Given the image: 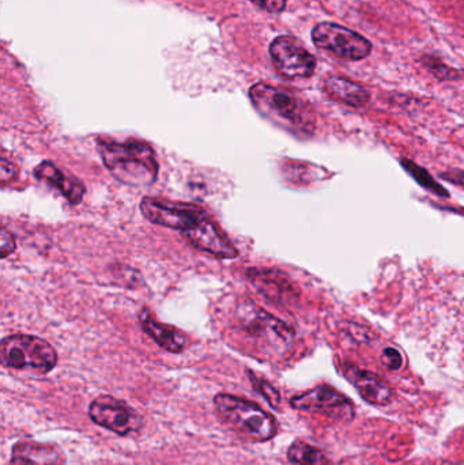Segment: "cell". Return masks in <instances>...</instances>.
<instances>
[{"instance_id": "cell-1", "label": "cell", "mask_w": 464, "mask_h": 465, "mask_svg": "<svg viewBox=\"0 0 464 465\" xmlns=\"http://www.w3.org/2000/svg\"><path fill=\"white\" fill-rule=\"evenodd\" d=\"M97 144L104 165L117 182L133 188L154 184L160 166L149 143L138 139H98Z\"/></svg>"}, {"instance_id": "cell-2", "label": "cell", "mask_w": 464, "mask_h": 465, "mask_svg": "<svg viewBox=\"0 0 464 465\" xmlns=\"http://www.w3.org/2000/svg\"><path fill=\"white\" fill-rule=\"evenodd\" d=\"M256 111L267 120L289 133L308 136L315 131V114L307 101L291 90L256 84L250 89Z\"/></svg>"}, {"instance_id": "cell-3", "label": "cell", "mask_w": 464, "mask_h": 465, "mask_svg": "<svg viewBox=\"0 0 464 465\" xmlns=\"http://www.w3.org/2000/svg\"><path fill=\"white\" fill-rule=\"evenodd\" d=\"M212 403L221 422L242 439L251 442H267L277 436V420L253 401L218 393Z\"/></svg>"}, {"instance_id": "cell-4", "label": "cell", "mask_w": 464, "mask_h": 465, "mask_svg": "<svg viewBox=\"0 0 464 465\" xmlns=\"http://www.w3.org/2000/svg\"><path fill=\"white\" fill-rule=\"evenodd\" d=\"M234 322L237 328L248 338L263 341L277 351H286L293 344V328L278 317L272 316L253 301H242L234 311Z\"/></svg>"}, {"instance_id": "cell-5", "label": "cell", "mask_w": 464, "mask_h": 465, "mask_svg": "<svg viewBox=\"0 0 464 465\" xmlns=\"http://www.w3.org/2000/svg\"><path fill=\"white\" fill-rule=\"evenodd\" d=\"M0 361L5 368L45 374L56 368L57 352L37 336L11 335L0 344Z\"/></svg>"}, {"instance_id": "cell-6", "label": "cell", "mask_w": 464, "mask_h": 465, "mask_svg": "<svg viewBox=\"0 0 464 465\" xmlns=\"http://www.w3.org/2000/svg\"><path fill=\"white\" fill-rule=\"evenodd\" d=\"M312 41L316 48L350 62L365 59L372 52V43L368 38L332 22L316 25L312 30Z\"/></svg>"}, {"instance_id": "cell-7", "label": "cell", "mask_w": 464, "mask_h": 465, "mask_svg": "<svg viewBox=\"0 0 464 465\" xmlns=\"http://www.w3.org/2000/svg\"><path fill=\"white\" fill-rule=\"evenodd\" d=\"M89 417L95 425L120 437L138 433L143 428V418L124 401L114 396L95 398L89 406Z\"/></svg>"}, {"instance_id": "cell-8", "label": "cell", "mask_w": 464, "mask_h": 465, "mask_svg": "<svg viewBox=\"0 0 464 465\" xmlns=\"http://www.w3.org/2000/svg\"><path fill=\"white\" fill-rule=\"evenodd\" d=\"M269 51L275 70L285 79H307L315 73L318 60L296 37L280 35Z\"/></svg>"}, {"instance_id": "cell-9", "label": "cell", "mask_w": 464, "mask_h": 465, "mask_svg": "<svg viewBox=\"0 0 464 465\" xmlns=\"http://www.w3.org/2000/svg\"><path fill=\"white\" fill-rule=\"evenodd\" d=\"M141 212L149 223L180 231L182 234L207 217L206 212L195 204L173 203L155 198H144L141 202Z\"/></svg>"}, {"instance_id": "cell-10", "label": "cell", "mask_w": 464, "mask_h": 465, "mask_svg": "<svg viewBox=\"0 0 464 465\" xmlns=\"http://www.w3.org/2000/svg\"><path fill=\"white\" fill-rule=\"evenodd\" d=\"M291 406L299 411L321 412L341 422H350L354 418V406L350 399L327 385L294 396L291 399Z\"/></svg>"}, {"instance_id": "cell-11", "label": "cell", "mask_w": 464, "mask_h": 465, "mask_svg": "<svg viewBox=\"0 0 464 465\" xmlns=\"http://www.w3.org/2000/svg\"><path fill=\"white\" fill-rule=\"evenodd\" d=\"M185 240L199 251L206 252L220 259H236L239 251L223 232L210 220L209 215L190 231L183 232Z\"/></svg>"}, {"instance_id": "cell-12", "label": "cell", "mask_w": 464, "mask_h": 465, "mask_svg": "<svg viewBox=\"0 0 464 465\" xmlns=\"http://www.w3.org/2000/svg\"><path fill=\"white\" fill-rule=\"evenodd\" d=\"M343 373L368 403L375 404V406H386L394 398L392 388L372 371H362L357 366L346 365Z\"/></svg>"}, {"instance_id": "cell-13", "label": "cell", "mask_w": 464, "mask_h": 465, "mask_svg": "<svg viewBox=\"0 0 464 465\" xmlns=\"http://www.w3.org/2000/svg\"><path fill=\"white\" fill-rule=\"evenodd\" d=\"M10 465H65V458L56 445L21 440L11 450Z\"/></svg>"}, {"instance_id": "cell-14", "label": "cell", "mask_w": 464, "mask_h": 465, "mask_svg": "<svg viewBox=\"0 0 464 465\" xmlns=\"http://www.w3.org/2000/svg\"><path fill=\"white\" fill-rule=\"evenodd\" d=\"M139 322L144 332L166 351L180 354L190 344V338L185 333L171 325L161 324L147 308L142 309L139 313Z\"/></svg>"}, {"instance_id": "cell-15", "label": "cell", "mask_w": 464, "mask_h": 465, "mask_svg": "<svg viewBox=\"0 0 464 465\" xmlns=\"http://www.w3.org/2000/svg\"><path fill=\"white\" fill-rule=\"evenodd\" d=\"M247 276L255 289L272 302L286 303L294 298L293 286L278 271L252 268L247 271Z\"/></svg>"}, {"instance_id": "cell-16", "label": "cell", "mask_w": 464, "mask_h": 465, "mask_svg": "<svg viewBox=\"0 0 464 465\" xmlns=\"http://www.w3.org/2000/svg\"><path fill=\"white\" fill-rule=\"evenodd\" d=\"M35 177L41 182L48 183L51 187L56 188L71 204L81 203L84 199V185L79 182L75 177H68L67 174L63 173L56 165L44 161L37 168L35 169Z\"/></svg>"}, {"instance_id": "cell-17", "label": "cell", "mask_w": 464, "mask_h": 465, "mask_svg": "<svg viewBox=\"0 0 464 465\" xmlns=\"http://www.w3.org/2000/svg\"><path fill=\"white\" fill-rule=\"evenodd\" d=\"M323 87L330 97L351 108H364L370 101V93L367 87L342 76H327Z\"/></svg>"}, {"instance_id": "cell-18", "label": "cell", "mask_w": 464, "mask_h": 465, "mask_svg": "<svg viewBox=\"0 0 464 465\" xmlns=\"http://www.w3.org/2000/svg\"><path fill=\"white\" fill-rule=\"evenodd\" d=\"M288 459L296 465H334L318 448L304 441H296L288 450Z\"/></svg>"}, {"instance_id": "cell-19", "label": "cell", "mask_w": 464, "mask_h": 465, "mask_svg": "<svg viewBox=\"0 0 464 465\" xmlns=\"http://www.w3.org/2000/svg\"><path fill=\"white\" fill-rule=\"evenodd\" d=\"M402 165L405 171L410 173L411 176L414 177V180H416L421 187H424L425 190L430 191V193H435L436 196H440V198H449V193L430 176L427 169L417 165V163H414L413 161L410 160H402Z\"/></svg>"}, {"instance_id": "cell-20", "label": "cell", "mask_w": 464, "mask_h": 465, "mask_svg": "<svg viewBox=\"0 0 464 465\" xmlns=\"http://www.w3.org/2000/svg\"><path fill=\"white\" fill-rule=\"evenodd\" d=\"M248 376H250L251 382L253 384V388L269 401L270 406L272 409H278L281 403V396L280 392L270 384L269 381H266L264 379H261V377L256 376L253 371H248Z\"/></svg>"}, {"instance_id": "cell-21", "label": "cell", "mask_w": 464, "mask_h": 465, "mask_svg": "<svg viewBox=\"0 0 464 465\" xmlns=\"http://www.w3.org/2000/svg\"><path fill=\"white\" fill-rule=\"evenodd\" d=\"M424 60L425 65H427V67L432 71V74L436 76V78L443 79V81H446V79L460 78L459 71L454 70V68L447 67V65L443 64V63L436 62L433 57H427V59Z\"/></svg>"}, {"instance_id": "cell-22", "label": "cell", "mask_w": 464, "mask_h": 465, "mask_svg": "<svg viewBox=\"0 0 464 465\" xmlns=\"http://www.w3.org/2000/svg\"><path fill=\"white\" fill-rule=\"evenodd\" d=\"M381 360H383L384 365L391 369V371H398V369L402 368V355L394 347H389V349L384 350Z\"/></svg>"}, {"instance_id": "cell-23", "label": "cell", "mask_w": 464, "mask_h": 465, "mask_svg": "<svg viewBox=\"0 0 464 465\" xmlns=\"http://www.w3.org/2000/svg\"><path fill=\"white\" fill-rule=\"evenodd\" d=\"M0 242H2V246H0V253H2L3 259L10 256L16 248L15 238L11 234L7 229L3 226L2 232H0Z\"/></svg>"}, {"instance_id": "cell-24", "label": "cell", "mask_w": 464, "mask_h": 465, "mask_svg": "<svg viewBox=\"0 0 464 465\" xmlns=\"http://www.w3.org/2000/svg\"><path fill=\"white\" fill-rule=\"evenodd\" d=\"M251 2L269 13H282L288 5V0H251Z\"/></svg>"}, {"instance_id": "cell-25", "label": "cell", "mask_w": 464, "mask_h": 465, "mask_svg": "<svg viewBox=\"0 0 464 465\" xmlns=\"http://www.w3.org/2000/svg\"><path fill=\"white\" fill-rule=\"evenodd\" d=\"M16 173V166L14 165L13 163L7 160V158H2V166H0V177H2V184L5 185V183L11 182V180L15 179Z\"/></svg>"}, {"instance_id": "cell-26", "label": "cell", "mask_w": 464, "mask_h": 465, "mask_svg": "<svg viewBox=\"0 0 464 465\" xmlns=\"http://www.w3.org/2000/svg\"><path fill=\"white\" fill-rule=\"evenodd\" d=\"M440 177L446 180V182L451 183V184L457 185V187L463 188L464 190V171H460V169H451V171L443 172Z\"/></svg>"}]
</instances>
